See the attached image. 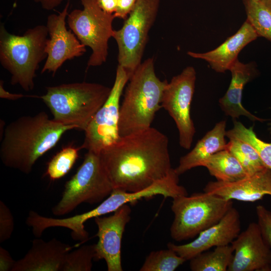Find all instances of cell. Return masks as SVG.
Masks as SVG:
<instances>
[{"mask_svg":"<svg viewBox=\"0 0 271 271\" xmlns=\"http://www.w3.org/2000/svg\"><path fill=\"white\" fill-rule=\"evenodd\" d=\"M82 9H75L68 14L69 27L80 42L89 47L92 53L87 67H96L106 62L108 41L113 37L114 14L103 11L96 0H80Z\"/></svg>","mask_w":271,"mask_h":271,"instance_id":"obj_9","label":"cell"},{"mask_svg":"<svg viewBox=\"0 0 271 271\" xmlns=\"http://www.w3.org/2000/svg\"><path fill=\"white\" fill-rule=\"evenodd\" d=\"M95 244L83 245L67 254L62 271H90L95 257Z\"/></svg>","mask_w":271,"mask_h":271,"instance_id":"obj_28","label":"cell"},{"mask_svg":"<svg viewBox=\"0 0 271 271\" xmlns=\"http://www.w3.org/2000/svg\"><path fill=\"white\" fill-rule=\"evenodd\" d=\"M72 129L76 128L50 119L44 111L20 117L4 130L1 161L7 167L30 174L36 161L53 148L64 133Z\"/></svg>","mask_w":271,"mask_h":271,"instance_id":"obj_2","label":"cell"},{"mask_svg":"<svg viewBox=\"0 0 271 271\" xmlns=\"http://www.w3.org/2000/svg\"><path fill=\"white\" fill-rule=\"evenodd\" d=\"M69 7V2H67L61 12L47 17V58L41 73L51 72L54 75L66 61L80 57L86 52V47L66 28Z\"/></svg>","mask_w":271,"mask_h":271,"instance_id":"obj_12","label":"cell"},{"mask_svg":"<svg viewBox=\"0 0 271 271\" xmlns=\"http://www.w3.org/2000/svg\"><path fill=\"white\" fill-rule=\"evenodd\" d=\"M129 79L125 70L118 65L110 94L84 130L81 149L100 154L120 138L118 129L120 100Z\"/></svg>","mask_w":271,"mask_h":271,"instance_id":"obj_10","label":"cell"},{"mask_svg":"<svg viewBox=\"0 0 271 271\" xmlns=\"http://www.w3.org/2000/svg\"><path fill=\"white\" fill-rule=\"evenodd\" d=\"M167 83L157 76L153 58L137 68L128 80L120 106V137L151 127L156 113L162 108L163 91Z\"/></svg>","mask_w":271,"mask_h":271,"instance_id":"obj_3","label":"cell"},{"mask_svg":"<svg viewBox=\"0 0 271 271\" xmlns=\"http://www.w3.org/2000/svg\"><path fill=\"white\" fill-rule=\"evenodd\" d=\"M255 1H260V0H255Z\"/></svg>","mask_w":271,"mask_h":271,"instance_id":"obj_38","label":"cell"},{"mask_svg":"<svg viewBox=\"0 0 271 271\" xmlns=\"http://www.w3.org/2000/svg\"><path fill=\"white\" fill-rule=\"evenodd\" d=\"M203 167H206L217 181L233 182L248 176L237 159L227 149L210 156Z\"/></svg>","mask_w":271,"mask_h":271,"instance_id":"obj_21","label":"cell"},{"mask_svg":"<svg viewBox=\"0 0 271 271\" xmlns=\"http://www.w3.org/2000/svg\"><path fill=\"white\" fill-rule=\"evenodd\" d=\"M233 256L228 271H271V248L257 223H249L231 243Z\"/></svg>","mask_w":271,"mask_h":271,"instance_id":"obj_14","label":"cell"},{"mask_svg":"<svg viewBox=\"0 0 271 271\" xmlns=\"http://www.w3.org/2000/svg\"><path fill=\"white\" fill-rule=\"evenodd\" d=\"M160 0H138L122 27L114 30L117 60L129 78L142 63L149 31L154 23Z\"/></svg>","mask_w":271,"mask_h":271,"instance_id":"obj_8","label":"cell"},{"mask_svg":"<svg viewBox=\"0 0 271 271\" xmlns=\"http://www.w3.org/2000/svg\"><path fill=\"white\" fill-rule=\"evenodd\" d=\"M247 16L258 37L271 42V11L260 1L242 0Z\"/></svg>","mask_w":271,"mask_h":271,"instance_id":"obj_25","label":"cell"},{"mask_svg":"<svg viewBox=\"0 0 271 271\" xmlns=\"http://www.w3.org/2000/svg\"><path fill=\"white\" fill-rule=\"evenodd\" d=\"M260 1L271 11V0H260Z\"/></svg>","mask_w":271,"mask_h":271,"instance_id":"obj_36","label":"cell"},{"mask_svg":"<svg viewBox=\"0 0 271 271\" xmlns=\"http://www.w3.org/2000/svg\"><path fill=\"white\" fill-rule=\"evenodd\" d=\"M268 125L269 126L268 130H269V132L271 133V123H269Z\"/></svg>","mask_w":271,"mask_h":271,"instance_id":"obj_37","label":"cell"},{"mask_svg":"<svg viewBox=\"0 0 271 271\" xmlns=\"http://www.w3.org/2000/svg\"><path fill=\"white\" fill-rule=\"evenodd\" d=\"M14 229V220L9 208L0 201V243L8 240Z\"/></svg>","mask_w":271,"mask_h":271,"instance_id":"obj_29","label":"cell"},{"mask_svg":"<svg viewBox=\"0 0 271 271\" xmlns=\"http://www.w3.org/2000/svg\"><path fill=\"white\" fill-rule=\"evenodd\" d=\"M226 124L225 120L217 123L211 130L198 141L190 152L181 157L178 166L174 169L178 175L194 168L203 167L210 156L226 149Z\"/></svg>","mask_w":271,"mask_h":271,"instance_id":"obj_20","label":"cell"},{"mask_svg":"<svg viewBox=\"0 0 271 271\" xmlns=\"http://www.w3.org/2000/svg\"><path fill=\"white\" fill-rule=\"evenodd\" d=\"M257 223L262 236L271 248V211L262 205L256 207Z\"/></svg>","mask_w":271,"mask_h":271,"instance_id":"obj_30","label":"cell"},{"mask_svg":"<svg viewBox=\"0 0 271 271\" xmlns=\"http://www.w3.org/2000/svg\"><path fill=\"white\" fill-rule=\"evenodd\" d=\"M71 249L55 238L48 241L35 239L26 255L16 261L12 271H62Z\"/></svg>","mask_w":271,"mask_h":271,"instance_id":"obj_17","label":"cell"},{"mask_svg":"<svg viewBox=\"0 0 271 271\" xmlns=\"http://www.w3.org/2000/svg\"><path fill=\"white\" fill-rule=\"evenodd\" d=\"M138 0H117L115 18L126 19L134 8Z\"/></svg>","mask_w":271,"mask_h":271,"instance_id":"obj_31","label":"cell"},{"mask_svg":"<svg viewBox=\"0 0 271 271\" xmlns=\"http://www.w3.org/2000/svg\"><path fill=\"white\" fill-rule=\"evenodd\" d=\"M113 190L99 154L87 151L76 173L66 182L61 198L52 209V213L60 216L81 203L101 202Z\"/></svg>","mask_w":271,"mask_h":271,"instance_id":"obj_7","label":"cell"},{"mask_svg":"<svg viewBox=\"0 0 271 271\" xmlns=\"http://www.w3.org/2000/svg\"><path fill=\"white\" fill-rule=\"evenodd\" d=\"M80 148L65 147L56 154L48 164L46 175L52 180L61 178L71 169L78 157Z\"/></svg>","mask_w":271,"mask_h":271,"instance_id":"obj_27","label":"cell"},{"mask_svg":"<svg viewBox=\"0 0 271 271\" xmlns=\"http://www.w3.org/2000/svg\"><path fill=\"white\" fill-rule=\"evenodd\" d=\"M131 209L124 204L109 216L94 218L97 226L94 260L104 259L108 271H122L121 245L123 234L130 219Z\"/></svg>","mask_w":271,"mask_h":271,"instance_id":"obj_13","label":"cell"},{"mask_svg":"<svg viewBox=\"0 0 271 271\" xmlns=\"http://www.w3.org/2000/svg\"><path fill=\"white\" fill-rule=\"evenodd\" d=\"M99 155L113 189L127 192L148 188L173 169L168 138L152 127L121 137Z\"/></svg>","mask_w":271,"mask_h":271,"instance_id":"obj_1","label":"cell"},{"mask_svg":"<svg viewBox=\"0 0 271 271\" xmlns=\"http://www.w3.org/2000/svg\"><path fill=\"white\" fill-rule=\"evenodd\" d=\"M99 7L105 12L113 14L116 8L117 0H96Z\"/></svg>","mask_w":271,"mask_h":271,"instance_id":"obj_33","label":"cell"},{"mask_svg":"<svg viewBox=\"0 0 271 271\" xmlns=\"http://www.w3.org/2000/svg\"><path fill=\"white\" fill-rule=\"evenodd\" d=\"M226 137L229 139L240 140L251 145L256 150L265 167L271 170V143L259 139L253 126L247 128L241 122L234 120L233 127L226 131Z\"/></svg>","mask_w":271,"mask_h":271,"instance_id":"obj_24","label":"cell"},{"mask_svg":"<svg viewBox=\"0 0 271 271\" xmlns=\"http://www.w3.org/2000/svg\"><path fill=\"white\" fill-rule=\"evenodd\" d=\"M258 37L251 24L246 20L236 33L215 49L205 53L189 51L187 54L193 58L205 60L215 71L224 73L229 70L243 48Z\"/></svg>","mask_w":271,"mask_h":271,"instance_id":"obj_18","label":"cell"},{"mask_svg":"<svg viewBox=\"0 0 271 271\" xmlns=\"http://www.w3.org/2000/svg\"><path fill=\"white\" fill-rule=\"evenodd\" d=\"M110 91L111 88L99 83L74 82L47 87L45 94L39 97L55 121L84 131Z\"/></svg>","mask_w":271,"mask_h":271,"instance_id":"obj_4","label":"cell"},{"mask_svg":"<svg viewBox=\"0 0 271 271\" xmlns=\"http://www.w3.org/2000/svg\"><path fill=\"white\" fill-rule=\"evenodd\" d=\"M196 79L194 67H186L167 83L161 102L162 107L169 113L176 123L180 146L186 150L190 149L196 132L190 114Z\"/></svg>","mask_w":271,"mask_h":271,"instance_id":"obj_11","label":"cell"},{"mask_svg":"<svg viewBox=\"0 0 271 271\" xmlns=\"http://www.w3.org/2000/svg\"><path fill=\"white\" fill-rule=\"evenodd\" d=\"M35 3L41 5L42 8L47 11H51L58 6L64 1L69 2V0H33Z\"/></svg>","mask_w":271,"mask_h":271,"instance_id":"obj_34","label":"cell"},{"mask_svg":"<svg viewBox=\"0 0 271 271\" xmlns=\"http://www.w3.org/2000/svg\"><path fill=\"white\" fill-rule=\"evenodd\" d=\"M240 231V215L232 207L218 222L201 232L194 240L180 245L169 242L167 247L186 260H190L212 247L230 244Z\"/></svg>","mask_w":271,"mask_h":271,"instance_id":"obj_15","label":"cell"},{"mask_svg":"<svg viewBox=\"0 0 271 271\" xmlns=\"http://www.w3.org/2000/svg\"><path fill=\"white\" fill-rule=\"evenodd\" d=\"M48 32L46 25L27 30L22 36L9 33L4 24L0 26V63L11 75V83L25 91L34 88V78L45 51Z\"/></svg>","mask_w":271,"mask_h":271,"instance_id":"obj_5","label":"cell"},{"mask_svg":"<svg viewBox=\"0 0 271 271\" xmlns=\"http://www.w3.org/2000/svg\"><path fill=\"white\" fill-rule=\"evenodd\" d=\"M186 261L173 250L168 248L153 251L147 256L140 271H174Z\"/></svg>","mask_w":271,"mask_h":271,"instance_id":"obj_26","label":"cell"},{"mask_svg":"<svg viewBox=\"0 0 271 271\" xmlns=\"http://www.w3.org/2000/svg\"><path fill=\"white\" fill-rule=\"evenodd\" d=\"M229 70L231 80L225 94L219 100V104L224 113L235 120L240 116H245L255 121H264L251 113L242 104V91L245 84L256 75V70L253 63H243L237 59Z\"/></svg>","mask_w":271,"mask_h":271,"instance_id":"obj_19","label":"cell"},{"mask_svg":"<svg viewBox=\"0 0 271 271\" xmlns=\"http://www.w3.org/2000/svg\"><path fill=\"white\" fill-rule=\"evenodd\" d=\"M25 95L21 93H12L6 90L4 87V82L1 80L0 82V97L11 100H18Z\"/></svg>","mask_w":271,"mask_h":271,"instance_id":"obj_35","label":"cell"},{"mask_svg":"<svg viewBox=\"0 0 271 271\" xmlns=\"http://www.w3.org/2000/svg\"><path fill=\"white\" fill-rule=\"evenodd\" d=\"M234 250L231 245L215 247L213 251H204L190 260L192 271H226L231 263Z\"/></svg>","mask_w":271,"mask_h":271,"instance_id":"obj_22","label":"cell"},{"mask_svg":"<svg viewBox=\"0 0 271 271\" xmlns=\"http://www.w3.org/2000/svg\"><path fill=\"white\" fill-rule=\"evenodd\" d=\"M16 261L7 250L0 247V271H12Z\"/></svg>","mask_w":271,"mask_h":271,"instance_id":"obj_32","label":"cell"},{"mask_svg":"<svg viewBox=\"0 0 271 271\" xmlns=\"http://www.w3.org/2000/svg\"><path fill=\"white\" fill-rule=\"evenodd\" d=\"M226 149L237 159L248 176L266 168L256 150L246 142L230 139Z\"/></svg>","mask_w":271,"mask_h":271,"instance_id":"obj_23","label":"cell"},{"mask_svg":"<svg viewBox=\"0 0 271 271\" xmlns=\"http://www.w3.org/2000/svg\"><path fill=\"white\" fill-rule=\"evenodd\" d=\"M203 191L227 200L255 202L265 195L271 196V170L266 167L233 182L210 181Z\"/></svg>","mask_w":271,"mask_h":271,"instance_id":"obj_16","label":"cell"},{"mask_svg":"<svg viewBox=\"0 0 271 271\" xmlns=\"http://www.w3.org/2000/svg\"><path fill=\"white\" fill-rule=\"evenodd\" d=\"M232 207V200L204 191L173 198L171 236L177 241L194 238L218 222Z\"/></svg>","mask_w":271,"mask_h":271,"instance_id":"obj_6","label":"cell"}]
</instances>
